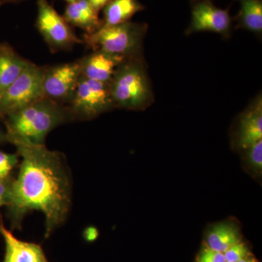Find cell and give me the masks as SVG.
Listing matches in <instances>:
<instances>
[{
    "label": "cell",
    "mask_w": 262,
    "mask_h": 262,
    "mask_svg": "<svg viewBox=\"0 0 262 262\" xmlns=\"http://www.w3.org/2000/svg\"><path fill=\"white\" fill-rule=\"evenodd\" d=\"M21 158L18 177L10 181L7 206L13 226L20 228L25 215L39 211L46 217V237L67 220L71 206V184L64 158L45 144L14 143Z\"/></svg>",
    "instance_id": "6da1fadb"
},
{
    "label": "cell",
    "mask_w": 262,
    "mask_h": 262,
    "mask_svg": "<svg viewBox=\"0 0 262 262\" xmlns=\"http://www.w3.org/2000/svg\"><path fill=\"white\" fill-rule=\"evenodd\" d=\"M7 141L42 145L53 129L73 121L67 106L43 98L5 116Z\"/></svg>",
    "instance_id": "7a4b0ae2"
},
{
    "label": "cell",
    "mask_w": 262,
    "mask_h": 262,
    "mask_svg": "<svg viewBox=\"0 0 262 262\" xmlns=\"http://www.w3.org/2000/svg\"><path fill=\"white\" fill-rule=\"evenodd\" d=\"M108 88L114 107L143 110L154 100L142 56L122 62L115 71Z\"/></svg>",
    "instance_id": "3957f363"
},
{
    "label": "cell",
    "mask_w": 262,
    "mask_h": 262,
    "mask_svg": "<svg viewBox=\"0 0 262 262\" xmlns=\"http://www.w3.org/2000/svg\"><path fill=\"white\" fill-rule=\"evenodd\" d=\"M148 30L146 23L127 21L101 27L91 34H84L83 44L93 51H99L122 58L141 56L143 42Z\"/></svg>",
    "instance_id": "277c9868"
},
{
    "label": "cell",
    "mask_w": 262,
    "mask_h": 262,
    "mask_svg": "<svg viewBox=\"0 0 262 262\" xmlns=\"http://www.w3.org/2000/svg\"><path fill=\"white\" fill-rule=\"evenodd\" d=\"M44 70L45 67L29 63L21 75L0 96V117L45 98Z\"/></svg>",
    "instance_id": "5b68a950"
},
{
    "label": "cell",
    "mask_w": 262,
    "mask_h": 262,
    "mask_svg": "<svg viewBox=\"0 0 262 262\" xmlns=\"http://www.w3.org/2000/svg\"><path fill=\"white\" fill-rule=\"evenodd\" d=\"M74 120L94 118L114 107L108 84L81 76L72 100L67 105Z\"/></svg>",
    "instance_id": "8992f818"
},
{
    "label": "cell",
    "mask_w": 262,
    "mask_h": 262,
    "mask_svg": "<svg viewBox=\"0 0 262 262\" xmlns=\"http://www.w3.org/2000/svg\"><path fill=\"white\" fill-rule=\"evenodd\" d=\"M36 27L51 51H66L83 40L48 0H38Z\"/></svg>",
    "instance_id": "52a82bcc"
},
{
    "label": "cell",
    "mask_w": 262,
    "mask_h": 262,
    "mask_svg": "<svg viewBox=\"0 0 262 262\" xmlns=\"http://www.w3.org/2000/svg\"><path fill=\"white\" fill-rule=\"evenodd\" d=\"M81 76L80 60L45 67L43 76L45 97L67 106L72 100Z\"/></svg>",
    "instance_id": "ba28073f"
},
{
    "label": "cell",
    "mask_w": 262,
    "mask_h": 262,
    "mask_svg": "<svg viewBox=\"0 0 262 262\" xmlns=\"http://www.w3.org/2000/svg\"><path fill=\"white\" fill-rule=\"evenodd\" d=\"M192 19L187 34L211 32L228 37L232 32L233 18L229 9L215 6L212 0H190Z\"/></svg>",
    "instance_id": "9c48e42d"
},
{
    "label": "cell",
    "mask_w": 262,
    "mask_h": 262,
    "mask_svg": "<svg viewBox=\"0 0 262 262\" xmlns=\"http://www.w3.org/2000/svg\"><path fill=\"white\" fill-rule=\"evenodd\" d=\"M0 234L4 238L5 244L3 262H48L40 246L17 238L10 230L5 228L2 222Z\"/></svg>",
    "instance_id": "30bf717a"
},
{
    "label": "cell",
    "mask_w": 262,
    "mask_h": 262,
    "mask_svg": "<svg viewBox=\"0 0 262 262\" xmlns=\"http://www.w3.org/2000/svg\"><path fill=\"white\" fill-rule=\"evenodd\" d=\"M124 61L102 52L93 51L80 59L82 76L90 80L108 84L117 67Z\"/></svg>",
    "instance_id": "8fae6325"
},
{
    "label": "cell",
    "mask_w": 262,
    "mask_h": 262,
    "mask_svg": "<svg viewBox=\"0 0 262 262\" xmlns=\"http://www.w3.org/2000/svg\"><path fill=\"white\" fill-rule=\"evenodd\" d=\"M63 17L72 27L82 29L86 34L96 32L103 25L102 19L99 18L89 0H75L68 3Z\"/></svg>",
    "instance_id": "7c38bea8"
},
{
    "label": "cell",
    "mask_w": 262,
    "mask_h": 262,
    "mask_svg": "<svg viewBox=\"0 0 262 262\" xmlns=\"http://www.w3.org/2000/svg\"><path fill=\"white\" fill-rule=\"evenodd\" d=\"M262 140V102L261 97L256 101L239 120L238 146L241 149H247L250 146Z\"/></svg>",
    "instance_id": "4fadbf2b"
},
{
    "label": "cell",
    "mask_w": 262,
    "mask_h": 262,
    "mask_svg": "<svg viewBox=\"0 0 262 262\" xmlns=\"http://www.w3.org/2000/svg\"><path fill=\"white\" fill-rule=\"evenodd\" d=\"M29 63L9 45L0 44V96L21 75Z\"/></svg>",
    "instance_id": "5bb4252c"
},
{
    "label": "cell",
    "mask_w": 262,
    "mask_h": 262,
    "mask_svg": "<svg viewBox=\"0 0 262 262\" xmlns=\"http://www.w3.org/2000/svg\"><path fill=\"white\" fill-rule=\"evenodd\" d=\"M145 9L139 0H112L103 9L102 27L130 21L132 17Z\"/></svg>",
    "instance_id": "9a60e30c"
},
{
    "label": "cell",
    "mask_w": 262,
    "mask_h": 262,
    "mask_svg": "<svg viewBox=\"0 0 262 262\" xmlns=\"http://www.w3.org/2000/svg\"><path fill=\"white\" fill-rule=\"evenodd\" d=\"M241 241L238 229L230 224L213 226L206 234L205 246L217 252L225 253L231 246Z\"/></svg>",
    "instance_id": "2e32d148"
},
{
    "label": "cell",
    "mask_w": 262,
    "mask_h": 262,
    "mask_svg": "<svg viewBox=\"0 0 262 262\" xmlns=\"http://www.w3.org/2000/svg\"><path fill=\"white\" fill-rule=\"evenodd\" d=\"M241 10L236 16L237 27L255 34L262 32V0H238Z\"/></svg>",
    "instance_id": "e0dca14e"
},
{
    "label": "cell",
    "mask_w": 262,
    "mask_h": 262,
    "mask_svg": "<svg viewBox=\"0 0 262 262\" xmlns=\"http://www.w3.org/2000/svg\"><path fill=\"white\" fill-rule=\"evenodd\" d=\"M18 155L0 151V181L8 180L12 170L18 163Z\"/></svg>",
    "instance_id": "ac0fdd59"
},
{
    "label": "cell",
    "mask_w": 262,
    "mask_h": 262,
    "mask_svg": "<svg viewBox=\"0 0 262 262\" xmlns=\"http://www.w3.org/2000/svg\"><path fill=\"white\" fill-rule=\"evenodd\" d=\"M224 255L226 261L228 262H238L245 258L251 256L247 245L245 244L242 241H239L237 244L231 246L224 253Z\"/></svg>",
    "instance_id": "d6986e66"
},
{
    "label": "cell",
    "mask_w": 262,
    "mask_h": 262,
    "mask_svg": "<svg viewBox=\"0 0 262 262\" xmlns=\"http://www.w3.org/2000/svg\"><path fill=\"white\" fill-rule=\"evenodd\" d=\"M248 162L251 168L257 172L262 170V140L247 149Z\"/></svg>",
    "instance_id": "ffe728a7"
},
{
    "label": "cell",
    "mask_w": 262,
    "mask_h": 262,
    "mask_svg": "<svg viewBox=\"0 0 262 262\" xmlns=\"http://www.w3.org/2000/svg\"><path fill=\"white\" fill-rule=\"evenodd\" d=\"M225 255L223 253L217 252L211 248L204 246L196 258L195 262H225Z\"/></svg>",
    "instance_id": "44dd1931"
},
{
    "label": "cell",
    "mask_w": 262,
    "mask_h": 262,
    "mask_svg": "<svg viewBox=\"0 0 262 262\" xmlns=\"http://www.w3.org/2000/svg\"><path fill=\"white\" fill-rule=\"evenodd\" d=\"M10 181H0V208L8 204L9 199Z\"/></svg>",
    "instance_id": "7402d4cb"
},
{
    "label": "cell",
    "mask_w": 262,
    "mask_h": 262,
    "mask_svg": "<svg viewBox=\"0 0 262 262\" xmlns=\"http://www.w3.org/2000/svg\"><path fill=\"white\" fill-rule=\"evenodd\" d=\"M112 0H89L90 3L92 5L93 8L99 13L101 10L111 2Z\"/></svg>",
    "instance_id": "603a6c76"
},
{
    "label": "cell",
    "mask_w": 262,
    "mask_h": 262,
    "mask_svg": "<svg viewBox=\"0 0 262 262\" xmlns=\"http://www.w3.org/2000/svg\"><path fill=\"white\" fill-rule=\"evenodd\" d=\"M98 232L96 229L89 228V232L86 234V238L89 241H94L97 237Z\"/></svg>",
    "instance_id": "cb8c5ba5"
},
{
    "label": "cell",
    "mask_w": 262,
    "mask_h": 262,
    "mask_svg": "<svg viewBox=\"0 0 262 262\" xmlns=\"http://www.w3.org/2000/svg\"><path fill=\"white\" fill-rule=\"evenodd\" d=\"M25 0H0V6L6 4H17Z\"/></svg>",
    "instance_id": "d4e9b609"
},
{
    "label": "cell",
    "mask_w": 262,
    "mask_h": 262,
    "mask_svg": "<svg viewBox=\"0 0 262 262\" xmlns=\"http://www.w3.org/2000/svg\"><path fill=\"white\" fill-rule=\"evenodd\" d=\"M238 262H258L257 260L252 256H248L247 258H245L244 259L241 260Z\"/></svg>",
    "instance_id": "484cf974"
},
{
    "label": "cell",
    "mask_w": 262,
    "mask_h": 262,
    "mask_svg": "<svg viewBox=\"0 0 262 262\" xmlns=\"http://www.w3.org/2000/svg\"><path fill=\"white\" fill-rule=\"evenodd\" d=\"M4 141H7L6 134L0 128V144Z\"/></svg>",
    "instance_id": "4316f807"
},
{
    "label": "cell",
    "mask_w": 262,
    "mask_h": 262,
    "mask_svg": "<svg viewBox=\"0 0 262 262\" xmlns=\"http://www.w3.org/2000/svg\"><path fill=\"white\" fill-rule=\"evenodd\" d=\"M64 1L67 2V4H68V3H73L75 0H64Z\"/></svg>",
    "instance_id": "83f0119b"
},
{
    "label": "cell",
    "mask_w": 262,
    "mask_h": 262,
    "mask_svg": "<svg viewBox=\"0 0 262 262\" xmlns=\"http://www.w3.org/2000/svg\"><path fill=\"white\" fill-rule=\"evenodd\" d=\"M225 262H228V261H225Z\"/></svg>",
    "instance_id": "f1b7e54d"
}]
</instances>
